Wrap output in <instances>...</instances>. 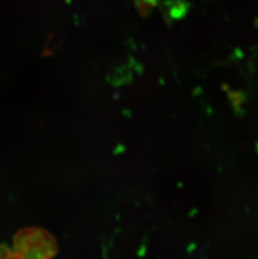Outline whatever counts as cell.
Returning <instances> with one entry per match:
<instances>
[{"label": "cell", "instance_id": "3957f363", "mask_svg": "<svg viewBox=\"0 0 258 259\" xmlns=\"http://www.w3.org/2000/svg\"><path fill=\"white\" fill-rule=\"evenodd\" d=\"M157 5L158 0H135L137 11L143 18L149 16Z\"/></svg>", "mask_w": 258, "mask_h": 259}, {"label": "cell", "instance_id": "277c9868", "mask_svg": "<svg viewBox=\"0 0 258 259\" xmlns=\"http://www.w3.org/2000/svg\"><path fill=\"white\" fill-rule=\"evenodd\" d=\"M0 257L2 258H8V257H16L18 258L17 255L15 252H13L9 249L8 247H0Z\"/></svg>", "mask_w": 258, "mask_h": 259}, {"label": "cell", "instance_id": "6da1fadb", "mask_svg": "<svg viewBox=\"0 0 258 259\" xmlns=\"http://www.w3.org/2000/svg\"><path fill=\"white\" fill-rule=\"evenodd\" d=\"M18 258H51L57 253V243L50 232L39 228H25L14 240Z\"/></svg>", "mask_w": 258, "mask_h": 259}, {"label": "cell", "instance_id": "7a4b0ae2", "mask_svg": "<svg viewBox=\"0 0 258 259\" xmlns=\"http://www.w3.org/2000/svg\"><path fill=\"white\" fill-rule=\"evenodd\" d=\"M189 9V4L184 0H165L161 4L160 10L163 20L171 25L175 20L182 19Z\"/></svg>", "mask_w": 258, "mask_h": 259}]
</instances>
